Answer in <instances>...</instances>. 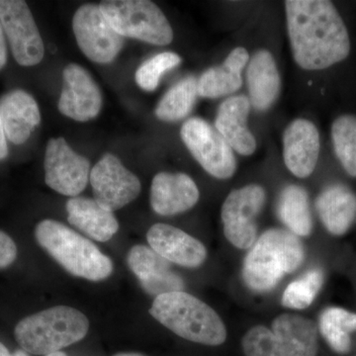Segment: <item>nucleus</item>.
<instances>
[{
  "label": "nucleus",
  "instance_id": "obj_1",
  "mask_svg": "<svg viewBox=\"0 0 356 356\" xmlns=\"http://www.w3.org/2000/svg\"><path fill=\"white\" fill-rule=\"evenodd\" d=\"M285 10L292 56L301 69L325 70L348 57L350 36L332 2L288 0Z\"/></svg>",
  "mask_w": 356,
  "mask_h": 356
},
{
  "label": "nucleus",
  "instance_id": "obj_2",
  "mask_svg": "<svg viewBox=\"0 0 356 356\" xmlns=\"http://www.w3.org/2000/svg\"><path fill=\"white\" fill-rule=\"evenodd\" d=\"M149 314L175 334L206 346H220L227 330L219 315L207 304L184 291L159 295Z\"/></svg>",
  "mask_w": 356,
  "mask_h": 356
},
{
  "label": "nucleus",
  "instance_id": "obj_3",
  "mask_svg": "<svg viewBox=\"0 0 356 356\" xmlns=\"http://www.w3.org/2000/svg\"><path fill=\"white\" fill-rule=\"evenodd\" d=\"M40 247L67 273L90 281L106 280L113 271L111 259L95 243L62 222L47 219L35 229Z\"/></svg>",
  "mask_w": 356,
  "mask_h": 356
},
{
  "label": "nucleus",
  "instance_id": "obj_4",
  "mask_svg": "<svg viewBox=\"0 0 356 356\" xmlns=\"http://www.w3.org/2000/svg\"><path fill=\"white\" fill-rule=\"evenodd\" d=\"M304 261V248L298 236L285 229L264 232L243 264L245 284L255 292L273 289L281 278L294 273Z\"/></svg>",
  "mask_w": 356,
  "mask_h": 356
},
{
  "label": "nucleus",
  "instance_id": "obj_5",
  "mask_svg": "<svg viewBox=\"0 0 356 356\" xmlns=\"http://www.w3.org/2000/svg\"><path fill=\"white\" fill-rule=\"evenodd\" d=\"M88 329V318L81 311L57 306L23 318L14 334L26 353L48 355L81 341Z\"/></svg>",
  "mask_w": 356,
  "mask_h": 356
},
{
  "label": "nucleus",
  "instance_id": "obj_6",
  "mask_svg": "<svg viewBox=\"0 0 356 356\" xmlns=\"http://www.w3.org/2000/svg\"><path fill=\"white\" fill-rule=\"evenodd\" d=\"M100 9L122 37L165 46L172 43L173 31L161 8L149 0H107Z\"/></svg>",
  "mask_w": 356,
  "mask_h": 356
},
{
  "label": "nucleus",
  "instance_id": "obj_7",
  "mask_svg": "<svg viewBox=\"0 0 356 356\" xmlns=\"http://www.w3.org/2000/svg\"><path fill=\"white\" fill-rule=\"evenodd\" d=\"M180 136L193 158L210 175L228 179L235 175L233 149L207 121L197 117L188 119L182 125Z\"/></svg>",
  "mask_w": 356,
  "mask_h": 356
},
{
  "label": "nucleus",
  "instance_id": "obj_8",
  "mask_svg": "<svg viewBox=\"0 0 356 356\" xmlns=\"http://www.w3.org/2000/svg\"><path fill=\"white\" fill-rule=\"evenodd\" d=\"M264 187L250 184L229 194L222 206L224 234L234 247L248 250L257 242L255 220L266 203Z\"/></svg>",
  "mask_w": 356,
  "mask_h": 356
},
{
  "label": "nucleus",
  "instance_id": "obj_9",
  "mask_svg": "<svg viewBox=\"0 0 356 356\" xmlns=\"http://www.w3.org/2000/svg\"><path fill=\"white\" fill-rule=\"evenodd\" d=\"M72 28L79 49L92 62L108 64L123 48L124 37L112 27L99 6L79 7L72 19Z\"/></svg>",
  "mask_w": 356,
  "mask_h": 356
},
{
  "label": "nucleus",
  "instance_id": "obj_10",
  "mask_svg": "<svg viewBox=\"0 0 356 356\" xmlns=\"http://www.w3.org/2000/svg\"><path fill=\"white\" fill-rule=\"evenodd\" d=\"M0 22L16 62L22 67L40 64L44 47L28 4L22 0H0Z\"/></svg>",
  "mask_w": 356,
  "mask_h": 356
},
{
  "label": "nucleus",
  "instance_id": "obj_11",
  "mask_svg": "<svg viewBox=\"0 0 356 356\" xmlns=\"http://www.w3.org/2000/svg\"><path fill=\"white\" fill-rule=\"evenodd\" d=\"M44 181L63 195L76 197L90 177V163L76 154L64 138L49 140L44 154Z\"/></svg>",
  "mask_w": 356,
  "mask_h": 356
},
{
  "label": "nucleus",
  "instance_id": "obj_12",
  "mask_svg": "<svg viewBox=\"0 0 356 356\" xmlns=\"http://www.w3.org/2000/svg\"><path fill=\"white\" fill-rule=\"evenodd\" d=\"M89 180L95 200L111 212L135 200L142 187L139 178L112 154H105L96 163Z\"/></svg>",
  "mask_w": 356,
  "mask_h": 356
},
{
  "label": "nucleus",
  "instance_id": "obj_13",
  "mask_svg": "<svg viewBox=\"0 0 356 356\" xmlns=\"http://www.w3.org/2000/svg\"><path fill=\"white\" fill-rule=\"evenodd\" d=\"M64 86L58 100V110L74 121L95 118L102 106V96L97 84L81 65L70 64L63 72Z\"/></svg>",
  "mask_w": 356,
  "mask_h": 356
},
{
  "label": "nucleus",
  "instance_id": "obj_14",
  "mask_svg": "<svg viewBox=\"0 0 356 356\" xmlns=\"http://www.w3.org/2000/svg\"><path fill=\"white\" fill-rule=\"evenodd\" d=\"M283 159L295 177H310L317 166L320 154V134L306 119L291 122L283 133Z\"/></svg>",
  "mask_w": 356,
  "mask_h": 356
},
{
  "label": "nucleus",
  "instance_id": "obj_15",
  "mask_svg": "<svg viewBox=\"0 0 356 356\" xmlns=\"http://www.w3.org/2000/svg\"><path fill=\"white\" fill-rule=\"evenodd\" d=\"M127 262L145 291L149 294L158 297L184 290L182 278L173 273L170 262L156 254L153 248L143 245H135L129 252Z\"/></svg>",
  "mask_w": 356,
  "mask_h": 356
},
{
  "label": "nucleus",
  "instance_id": "obj_16",
  "mask_svg": "<svg viewBox=\"0 0 356 356\" xmlns=\"http://www.w3.org/2000/svg\"><path fill=\"white\" fill-rule=\"evenodd\" d=\"M147 240L156 254L180 266L195 268L207 257L200 241L170 225L154 224L147 232Z\"/></svg>",
  "mask_w": 356,
  "mask_h": 356
},
{
  "label": "nucleus",
  "instance_id": "obj_17",
  "mask_svg": "<svg viewBox=\"0 0 356 356\" xmlns=\"http://www.w3.org/2000/svg\"><path fill=\"white\" fill-rule=\"evenodd\" d=\"M199 189L185 173L159 172L151 187V205L161 216H173L186 212L198 202Z\"/></svg>",
  "mask_w": 356,
  "mask_h": 356
},
{
  "label": "nucleus",
  "instance_id": "obj_18",
  "mask_svg": "<svg viewBox=\"0 0 356 356\" xmlns=\"http://www.w3.org/2000/svg\"><path fill=\"white\" fill-rule=\"evenodd\" d=\"M252 104L245 95L233 96L220 105L215 129L229 147L242 156H250L257 149V140L248 128Z\"/></svg>",
  "mask_w": 356,
  "mask_h": 356
},
{
  "label": "nucleus",
  "instance_id": "obj_19",
  "mask_svg": "<svg viewBox=\"0 0 356 356\" xmlns=\"http://www.w3.org/2000/svg\"><path fill=\"white\" fill-rule=\"evenodd\" d=\"M0 117L7 139L15 145L24 144L41 122L36 100L20 89L6 93L0 99Z\"/></svg>",
  "mask_w": 356,
  "mask_h": 356
},
{
  "label": "nucleus",
  "instance_id": "obj_20",
  "mask_svg": "<svg viewBox=\"0 0 356 356\" xmlns=\"http://www.w3.org/2000/svg\"><path fill=\"white\" fill-rule=\"evenodd\" d=\"M248 86L250 104L266 111L276 102L281 91V77L273 54L259 50L248 63Z\"/></svg>",
  "mask_w": 356,
  "mask_h": 356
},
{
  "label": "nucleus",
  "instance_id": "obj_21",
  "mask_svg": "<svg viewBox=\"0 0 356 356\" xmlns=\"http://www.w3.org/2000/svg\"><path fill=\"white\" fill-rule=\"evenodd\" d=\"M271 331L281 356L317 355L318 332L313 321L295 314H282L273 321Z\"/></svg>",
  "mask_w": 356,
  "mask_h": 356
},
{
  "label": "nucleus",
  "instance_id": "obj_22",
  "mask_svg": "<svg viewBox=\"0 0 356 356\" xmlns=\"http://www.w3.org/2000/svg\"><path fill=\"white\" fill-rule=\"evenodd\" d=\"M65 209L70 224L97 242H107L118 232L119 222L113 212L103 207L95 199L77 196L70 198Z\"/></svg>",
  "mask_w": 356,
  "mask_h": 356
},
{
  "label": "nucleus",
  "instance_id": "obj_23",
  "mask_svg": "<svg viewBox=\"0 0 356 356\" xmlns=\"http://www.w3.org/2000/svg\"><path fill=\"white\" fill-rule=\"evenodd\" d=\"M250 60L243 47L234 49L221 65L206 70L197 81L198 95L219 98L236 92L243 86V70Z\"/></svg>",
  "mask_w": 356,
  "mask_h": 356
},
{
  "label": "nucleus",
  "instance_id": "obj_24",
  "mask_svg": "<svg viewBox=\"0 0 356 356\" xmlns=\"http://www.w3.org/2000/svg\"><path fill=\"white\" fill-rule=\"evenodd\" d=\"M316 208L325 229L341 236L355 221L356 195L343 185H332L318 195Z\"/></svg>",
  "mask_w": 356,
  "mask_h": 356
},
{
  "label": "nucleus",
  "instance_id": "obj_25",
  "mask_svg": "<svg viewBox=\"0 0 356 356\" xmlns=\"http://www.w3.org/2000/svg\"><path fill=\"white\" fill-rule=\"evenodd\" d=\"M277 214L283 224L294 235H310L313 220L305 189L297 185L285 187L278 199Z\"/></svg>",
  "mask_w": 356,
  "mask_h": 356
},
{
  "label": "nucleus",
  "instance_id": "obj_26",
  "mask_svg": "<svg viewBox=\"0 0 356 356\" xmlns=\"http://www.w3.org/2000/svg\"><path fill=\"white\" fill-rule=\"evenodd\" d=\"M197 95L195 77H186L173 86L161 98L156 108V116L163 122L181 120L193 109Z\"/></svg>",
  "mask_w": 356,
  "mask_h": 356
},
{
  "label": "nucleus",
  "instance_id": "obj_27",
  "mask_svg": "<svg viewBox=\"0 0 356 356\" xmlns=\"http://www.w3.org/2000/svg\"><path fill=\"white\" fill-rule=\"evenodd\" d=\"M320 330L325 341L337 353L350 350V332L356 331V314L344 309H325L320 317Z\"/></svg>",
  "mask_w": 356,
  "mask_h": 356
},
{
  "label": "nucleus",
  "instance_id": "obj_28",
  "mask_svg": "<svg viewBox=\"0 0 356 356\" xmlns=\"http://www.w3.org/2000/svg\"><path fill=\"white\" fill-rule=\"evenodd\" d=\"M334 153L344 170L356 177V116L346 114L337 117L332 125Z\"/></svg>",
  "mask_w": 356,
  "mask_h": 356
},
{
  "label": "nucleus",
  "instance_id": "obj_29",
  "mask_svg": "<svg viewBox=\"0 0 356 356\" xmlns=\"http://www.w3.org/2000/svg\"><path fill=\"white\" fill-rule=\"evenodd\" d=\"M324 282V274L320 269H312L302 277L288 285L282 295L283 306L303 310L313 303Z\"/></svg>",
  "mask_w": 356,
  "mask_h": 356
},
{
  "label": "nucleus",
  "instance_id": "obj_30",
  "mask_svg": "<svg viewBox=\"0 0 356 356\" xmlns=\"http://www.w3.org/2000/svg\"><path fill=\"white\" fill-rule=\"evenodd\" d=\"M181 60V58L172 51L158 54L140 65L136 72V83L144 90H156L163 74L179 65Z\"/></svg>",
  "mask_w": 356,
  "mask_h": 356
},
{
  "label": "nucleus",
  "instance_id": "obj_31",
  "mask_svg": "<svg viewBox=\"0 0 356 356\" xmlns=\"http://www.w3.org/2000/svg\"><path fill=\"white\" fill-rule=\"evenodd\" d=\"M245 356H281L273 332L264 325L252 327L243 339Z\"/></svg>",
  "mask_w": 356,
  "mask_h": 356
},
{
  "label": "nucleus",
  "instance_id": "obj_32",
  "mask_svg": "<svg viewBox=\"0 0 356 356\" xmlns=\"http://www.w3.org/2000/svg\"><path fill=\"white\" fill-rule=\"evenodd\" d=\"M17 257V247L13 238L0 229V269L7 268Z\"/></svg>",
  "mask_w": 356,
  "mask_h": 356
},
{
  "label": "nucleus",
  "instance_id": "obj_33",
  "mask_svg": "<svg viewBox=\"0 0 356 356\" xmlns=\"http://www.w3.org/2000/svg\"><path fill=\"white\" fill-rule=\"evenodd\" d=\"M7 63V50L3 28L0 22V70L3 69Z\"/></svg>",
  "mask_w": 356,
  "mask_h": 356
},
{
  "label": "nucleus",
  "instance_id": "obj_34",
  "mask_svg": "<svg viewBox=\"0 0 356 356\" xmlns=\"http://www.w3.org/2000/svg\"><path fill=\"white\" fill-rule=\"evenodd\" d=\"M6 131L0 117V161L6 158L8 154V147H7Z\"/></svg>",
  "mask_w": 356,
  "mask_h": 356
},
{
  "label": "nucleus",
  "instance_id": "obj_35",
  "mask_svg": "<svg viewBox=\"0 0 356 356\" xmlns=\"http://www.w3.org/2000/svg\"><path fill=\"white\" fill-rule=\"evenodd\" d=\"M0 356H13L3 343H0Z\"/></svg>",
  "mask_w": 356,
  "mask_h": 356
},
{
  "label": "nucleus",
  "instance_id": "obj_36",
  "mask_svg": "<svg viewBox=\"0 0 356 356\" xmlns=\"http://www.w3.org/2000/svg\"><path fill=\"white\" fill-rule=\"evenodd\" d=\"M114 356H145V355H140V353H118V355H116Z\"/></svg>",
  "mask_w": 356,
  "mask_h": 356
},
{
  "label": "nucleus",
  "instance_id": "obj_37",
  "mask_svg": "<svg viewBox=\"0 0 356 356\" xmlns=\"http://www.w3.org/2000/svg\"><path fill=\"white\" fill-rule=\"evenodd\" d=\"M44 356H67V355H65L64 353H62V351H57V353H50V355Z\"/></svg>",
  "mask_w": 356,
  "mask_h": 356
}]
</instances>
